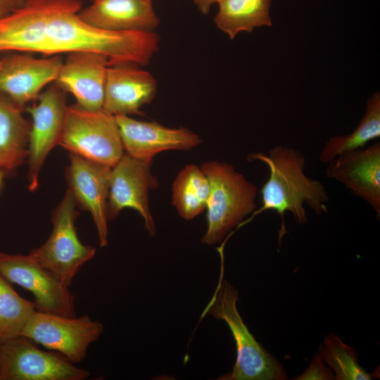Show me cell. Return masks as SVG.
<instances>
[{"label": "cell", "mask_w": 380, "mask_h": 380, "mask_svg": "<svg viewBox=\"0 0 380 380\" xmlns=\"http://www.w3.org/2000/svg\"><path fill=\"white\" fill-rule=\"evenodd\" d=\"M380 137V94L375 93L367 101L364 115L355 130L348 135L331 137L323 146L319 159L327 164L346 152L365 147Z\"/></svg>", "instance_id": "cell-21"}, {"label": "cell", "mask_w": 380, "mask_h": 380, "mask_svg": "<svg viewBox=\"0 0 380 380\" xmlns=\"http://www.w3.org/2000/svg\"><path fill=\"white\" fill-rule=\"evenodd\" d=\"M324 362L337 380H370L372 374L359 364L355 350L334 333L328 335L319 349Z\"/></svg>", "instance_id": "cell-23"}, {"label": "cell", "mask_w": 380, "mask_h": 380, "mask_svg": "<svg viewBox=\"0 0 380 380\" xmlns=\"http://www.w3.org/2000/svg\"><path fill=\"white\" fill-rule=\"evenodd\" d=\"M201 168L210 185L207 229L201 242L213 245L256 210L257 188L227 163L209 161Z\"/></svg>", "instance_id": "cell-3"}, {"label": "cell", "mask_w": 380, "mask_h": 380, "mask_svg": "<svg viewBox=\"0 0 380 380\" xmlns=\"http://www.w3.org/2000/svg\"><path fill=\"white\" fill-rule=\"evenodd\" d=\"M63 61L61 56L37 58L29 53L9 52L0 57V93L25 110L56 81Z\"/></svg>", "instance_id": "cell-12"}, {"label": "cell", "mask_w": 380, "mask_h": 380, "mask_svg": "<svg viewBox=\"0 0 380 380\" xmlns=\"http://www.w3.org/2000/svg\"><path fill=\"white\" fill-rule=\"evenodd\" d=\"M220 0H195V4L203 14L208 13L211 6Z\"/></svg>", "instance_id": "cell-27"}, {"label": "cell", "mask_w": 380, "mask_h": 380, "mask_svg": "<svg viewBox=\"0 0 380 380\" xmlns=\"http://www.w3.org/2000/svg\"><path fill=\"white\" fill-rule=\"evenodd\" d=\"M103 330L100 322L87 315L67 317L35 310L20 335L76 364L85 358L89 346Z\"/></svg>", "instance_id": "cell-8"}, {"label": "cell", "mask_w": 380, "mask_h": 380, "mask_svg": "<svg viewBox=\"0 0 380 380\" xmlns=\"http://www.w3.org/2000/svg\"><path fill=\"white\" fill-rule=\"evenodd\" d=\"M37 104L26 108L32 117L28 137V189L39 186V176L51 151L59 145L67 110L66 91L56 82L42 91Z\"/></svg>", "instance_id": "cell-10"}, {"label": "cell", "mask_w": 380, "mask_h": 380, "mask_svg": "<svg viewBox=\"0 0 380 380\" xmlns=\"http://www.w3.org/2000/svg\"><path fill=\"white\" fill-rule=\"evenodd\" d=\"M6 175V174L3 170H0V191L3 186L4 180Z\"/></svg>", "instance_id": "cell-28"}, {"label": "cell", "mask_w": 380, "mask_h": 380, "mask_svg": "<svg viewBox=\"0 0 380 380\" xmlns=\"http://www.w3.org/2000/svg\"><path fill=\"white\" fill-rule=\"evenodd\" d=\"M24 109L0 93V170L6 175L27 158L30 123Z\"/></svg>", "instance_id": "cell-19"}, {"label": "cell", "mask_w": 380, "mask_h": 380, "mask_svg": "<svg viewBox=\"0 0 380 380\" xmlns=\"http://www.w3.org/2000/svg\"><path fill=\"white\" fill-rule=\"evenodd\" d=\"M156 91V80L137 65H110L106 73L103 108L115 116L140 115L141 108L151 102Z\"/></svg>", "instance_id": "cell-17"}, {"label": "cell", "mask_w": 380, "mask_h": 380, "mask_svg": "<svg viewBox=\"0 0 380 380\" xmlns=\"http://www.w3.org/2000/svg\"><path fill=\"white\" fill-rule=\"evenodd\" d=\"M237 290L227 280H221L205 312L223 320L235 341L236 358L232 370L222 380H284L283 366L255 340L243 322L236 306Z\"/></svg>", "instance_id": "cell-4"}, {"label": "cell", "mask_w": 380, "mask_h": 380, "mask_svg": "<svg viewBox=\"0 0 380 380\" xmlns=\"http://www.w3.org/2000/svg\"><path fill=\"white\" fill-rule=\"evenodd\" d=\"M89 372L18 335L0 341V380H84Z\"/></svg>", "instance_id": "cell-7"}, {"label": "cell", "mask_w": 380, "mask_h": 380, "mask_svg": "<svg viewBox=\"0 0 380 380\" xmlns=\"http://www.w3.org/2000/svg\"><path fill=\"white\" fill-rule=\"evenodd\" d=\"M296 380H331L335 376L331 369L324 362L319 354L311 360L308 367Z\"/></svg>", "instance_id": "cell-25"}, {"label": "cell", "mask_w": 380, "mask_h": 380, "mask_svg": "<svg viewBox=\"0 0 380 380\" xmlns=\"http://www.w3.org/2000/svg\"><path fill=\"white\" fill-rule=\"evenodd\" d=\"M124 150L129 156L152 161L158 153L186 151L198 146V135L184 128H170L156 122L137 120L128 115H115Z\"/></svg>", "instance_id": "cell-14"}, {"label": "cell", "mask_w": 380, "mask_h": 380, "mask_svg": "<svg viewBox=\"0 0 380 380\" xmlns=\"http://www.w3.org/2000/svg\"><path fill=\"white\" fill-rule=\"evenodd\" d=\"M78 15L91 26L113 32H154L160 23L151 0H92Z\"/></svg>", "instance_id": "cell-18"}, {"label": "cell", "mask_w": 380, "mask_h": 380, "mask_svg": "<svg viewBox=\"0 0 380 380\" xmlns=\"http://www.w3.org/2000/svg\"><path fill=\"white\" fill-rule=\"evenodd\" d=\"M81 0H27L0 18V53L46 56L75 51L106 56L110 65H147L158 49L155 32H113L91 26L78 15Z\"/></svg>", "instance_id": "cell-1"}, {"label": "cell", "mask_w": 380, "mask_h": 380, "mask_svg": "<svg viewBox=\"0 0 380 380\" xmlns=\"http://www.w3.org/2000/svg\"><path fill=\"white\" fill-rule=\"evenodd\" d=\"M65 177L76 203L88 211L96 226L99 246L108 244V198L111 167L70 153Z\"/></svg>", "instance_id": "cell-13"}, {"label": "cell", "mask_w": 380, "mask_h": 380, "mask_svg": "<svg viewBox=\"0 0 380 380\" xmlns=\"http://www.w3.org/2000/svg\"><path fill=\"white\" fill-rule=\"evenodd\" d=\"M272 0H220L214 21L231 39L241 32L272 25L270 15Z\"/></svg>", "instance_id": "cell-20"}, {"label": "cell", "mask_w": 380, "mask_h": 380, "mask_svg": "<svg viewBox=\"0 0 380 380\" xmlns=\"http://www.w3.org/2000/svg\"><path fill=\"white\" fill-rule=\"evenodd\" d=\"M35 310L34 302L20 296L0 273V341L20 335Z\"/></svg>", "instance_id": "cell-24"}, {"label": "cell", "mask_w": 380, "mask_h": 380, "mask_svg": "<svg viewBox=\"0 0 380 380\" xmlns=\"http://www.w3.org/2000/svg\"><path fill=\"white\" fill-rule=\"evenodd\" d=\"M152 161L124 153L111 167L108 198V220L115 219L125 208L135 210L142 217L150 236L156 226L149 210L148 191L158 186L151 170Z\"/></svg>", "instance_id": "cell-11"}, {"label": "cell", "mask_w": 380, "mask_h": 380, "mask_svg": "<svg viewBox=\"0 0 380 380\" xmlns=\"http://www.w3.org/2000/svg\"><path fill=\"white\" fill-rule=\"evenodd\" d=\"M248 158L265 163L269 169V177L260 190L261 207L237 227L249 222L263 211L274 210L282 220L280 239L286 232L284 218L286 212L299 224L308 222L305 205L318 215L328 212L329 196L326 189L319 180L305 175V158L299 150L277 146L267 153H254Z\"/></svg>", "instance_id": "cell-2"}, {"label": "cell", "mask_w": 380, "mask_h": 380, "mask_svg": "<svg viewBox=\"0 0 380 380\" xmlns=\"http://www.w3.org/2000/svg\"><path fill=\"white\" fill-rule=\"evenodd\" d=\"M27 0H0V18L8 15L25 4Z\"/></svg>", "instance_id": "cell-26"}, {"label": "cell", "mask_w": 380, "mask_h": 380, "mask_svg": "<svg viewBox=\"0 0 380 380\" xmlns=\"http://www.w3.org/2000/svg\"><path fill=\"white\" fill-rule=\"evenodd\" d=\"M326 175L365 201L380 216V143L339 155L327 164Z\"/></svg>", "instance_id": "cell-15"}, {"label": "cell", "mask_w": 380, "mask_h": 380, "mask_svg": "<svg viewBox=\"0 0 380 380\" xmlns=\"http://www.w3.org/2000/svg\"><path fill=\"white\" fill-rule=\"evenodd\" d=\"M0 273L10 283L30 291L36 310L63 315H75V297L70 286L43 267L32 255L0 251Z\"/></svg>", "instance_id": "cell-9"}, {"label": "cell", "mask_w": 380, "mask_h": 380, "mask_svg": "<svg viewBox=\"0 0 380 380\" xmlns=\"http://www.w3.org/2000/svg\"><path fill=\"white\" fill-rule=\"evenodd\" d=\"M77 203L68 189L51 216L52 230L47 240L29 253L43 267L70 286L82 266L96 254V248L84 244L75 226Z\"/></svg>", "instance_id": "cell-6"}, {"label": "cell", "mask_w": 380, "mask_h": 380, "mask_svg": "<svg viewBox=\"0 0 380 380\" xmlns=\"http://www.w3.org/2000/svg\"><path fill=\"white\" fill-rule=\"evenodd\" d=\"M63 148L87 160L113 167L124 147L115 115L103 108L68 106L60 141Z\"/></svg>", "instance_id": "cell-5"}, {"label": "cell", "mask_w": 380, "mask_h": 380, "mask_svg": "<svg viewBox=\"0 0 380 380\" xmlns=\"http://www.w3.org/2000/svg\"><path fill=\"white\" fill-rule=\"evenodd\" d=\"M209 191L208 179L201 168L187 165L173 182L172 204L182 218L192 220L206 208Z\"/></svg>", "instance_id": "cell-22"}, {"label": "cell", "mask_w": 380, "mask_h": 380, "mask_svg": "<svg viewBox=\"0 0 380 380\" xmlns=\"http://www.w3.org/2000/svg\"><path fill=\"white\" fill-rule=\"evenodd\" d=\"M109 59L90 51L67 54L56 82L77 100V104L90 110L103 108Z\"/></svg>", "instance_id": "cell-16"}]
</instances>
